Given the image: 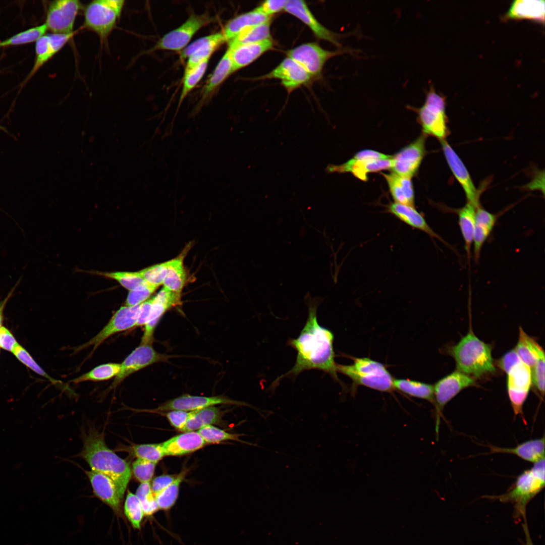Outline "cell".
Segmentation results:
<instances>
[{"label": "cell", "mask_w": 545, "mask_h": 545, "mask_svg": "<svg viewBox=\"0 0 545 545\" xmlns=\"http://www.w3.org/2000/svg\"><path fill=\"white\" fill-rule=\"evenodd\" d=\"M318 304L317 299L308 301V315L306 323L298 337L288 342L297 351L295 364L290 371L277 380L289 375L296 376L305 370L317 369L339 380L333 348L334 334L318 323Z\"/></svg>", "instance_id": "1"}, {"label": "cell", "mask_w": 545, "mask_h": 545, "mask_svg": "<svg viewBox=\"0 0 545 545\" xmlns=\"http://www.w3.org/2000/svg\"><path fill=\"white\" fill-rule=\"evenodd\" d=\"M81 457L88 463L91 470L100 473L113 481L123 500L131 477L128 462L110 450L105 443L103 434L93 428L84 433Z\"/></svg>", "instance_id": "2"}, {"label": "cell", "mask_w": 545, "mask_h": 545, "mask_svg": "<svg viewBox=\"0 0 545 545\" xmlns=\"http://www.w3.org/2000/svg\"><path fill=\"white\" fill-rule=\"evenodd\" d=\"M449 352L454 358L458 370L471 377L479 378L496 371L492 347L471 331L452 347Z\"/></svg>", "instance_id": "3"}, {"label": "cell", "mask_w": 545, "mask_h": 545, "mask_svg": "<svg viewBox=\"0 0 545 545\" xmlns=\"http://www.w3.org/2000/svg\"><path fill=\"white\" fill-rule=\"evenodd\" d=\"M544 465L543 459L522 472L506 493L498 496H485L483 498L511 503L514 504V517L526 519L527 505L544 487Z\"/></svg>", "instance_id": "4"}, {"label": "cell", "mask_w": 545, "mask_h": 545, "mask_svg": "<svg viewBox=\"0 0 545 545\" xmlns=\"http://www.w3.org/2000/svg\"><path fill=\"white\" fill-rule=\"evenodd\" d=\"M350 365L337 364V370L352 381V391L363 386L382 392L391 393L394 389V378L382 363L368 357H353Z\"/></svg>", "instance_id": "5"}, {"label": "cell", "mask_w": 545, "mask_h": 545, "mask_svg": "<svg viewBox=\"0 0 545 545\" xmlns=\"http://www.w3.org/2000/svg\"><path fill=\"white\" fill-rule=\"evenodd\" d=\"M123 0H94L83 8V27L96 33L105 42L116 27L125 5Z\"/></svg>", "instance_id": "6"}, {"label": "cell", "mask_w": 545, "mask_h": 545, "mask_svg": "<svg viewBox=\"0 0 545 545\" xmlns=\"http://www.w3.org/2000/svg\"><path fill=\"white\" fill-rule=\"evenodd\" d=\"M446 98L437 93L433 87L427 92L423 104L413 108L417 114V120L423 134L432 136L441 141L445 140L449 134L446 113Z\"/></svg>", "instance_id": "7"}, {"label": "cell", "mask_w": 545, "mask_h": 545, "mask_svg": "<svg viewBox=\"0 0 545 545\" xmlns=\"http://www.w3.org/2000/svg\"><path fill=\"white\" fill-rule=\"evenodd\" d=\"M83 5L78 0H56L48 6L45 22L47 31L58 34H71L75 22Z\"/></svg>", "instance_id": "8"}, {"label": "cell", "mask_w": 545, "mask_h": 545, "mask_svg": "<svg viewBox=\"0 0 545 545\" xmlns=\"http://www.w3.org/2000/svg\"><path fill=\"white\" fill-rule=\"evenodd\" d=\"M474 386L476 384L472 377L458 370L440 379L433 385L437 437H438L440 419L446 404L462 390Z\"/></svg>", "instance_id": "9"}, {"label": "cell", "mask_w": 545, "mask_h": 545, "mask_svg": "<svg viewBox=\"0 0 545 545\" xmlns=\"http://www.w3.org/2000/svg\"><path fill=\"white\" fill-rule=\"evenodd\" d=\"M140 305L121 307L97 335L85 343L76 347L74 352L76 353L92 347V353L111 336L136 327Z\"/></svg>", "instance_id": "10"}, {"label": "cell", "mask_w": 545, "mask_h": 545, "mask_svg": "<svg viewBox=\"0 0 545 545\" xmlns=\"http://www.w3.org/2000/svg\"><path fill=\"white\" fill-rule=\"evenodd\" d=\"M210 21L211 18L206 14H193L180 26L164 35L152 49L182 50L195 33Z\"/></svg>", "instance_id": "11"}, {"label": "cell", "mask_w": 545, "mask_h": 545, "mask_svg": "<svg viewBox=\"0 0 545 545\" xmlns=\"http://www.w3.org/2000/svg\"><path fill=\"white\" fill-rule=\"evenodd\" d=\"M506 373L507 392L513 413L515 416H520L526 424L523 407L532 384L530 368L520 361Z\"/></svg>", "instance_id": "12"}, {"label": "cell", "mask_w": 545, "mask_h": 545, "mask_svg": "<svg viewBox=\"0 0 545 545\" xmlns=\"http://www.w3.org/2000/svg\"><path fill=\"white\" fill-rule=\"evenodd\" d=\"M170 357L157 352L151 344H140L121 364V370L108 390L115 389L132 374L151 364L166 362Z\"/></svg>", "instance_id": "13"}, {"label": "cell", "mask_w": 545, "mask_h": 545, "mask_svg": "<svg viewBox=\"0 0 545 545\" xmlns=\"http://www.w3.org/2000/svg\"><path fill=\"white\" fill-rule=\"evenodd\" d=\"M426 137L422 134L393 156V173L410 178L416 175L426 154Z\"/></svg>", "instance_id": "14"}, {"label": "cell", "mask_w": 545, "mask_h": 545, "mask_svg": "<svg viewBox=\"0 0 545 545\" xmlns=\"http://www.w3.org/2000/svg\"><path fill=\"white\" fill-rule=\"evenodd\" d=\"M341 52L342 51L325 50L317 43L311 42L301 44L291 49L287 55L313 77L320 74L329 59Z\"/></svg>", "instance_id": "15"}, {"label": "cell", "mask_w": 545, "mask_h": 545, "mask_svg": "<svg viewBox=\"0 0 545 545\" xmlns=\"http://www.w3.org/2000/svg\"><path fill=\"white\" fill-rule=\"evenodd\" d=\"M49 33L40 37L35 42V58L34 65L23 85L27 82L37 72L58 52H59L76 34Z\"/></svg>", "instance_id": "16"}, {"label": "cell", "mask_w": 545, "mask_h": 545, "mask_svg": "<svg viewBox=\"0 0 545 545\" xmlns=\"http://www.w3.org/2000/svg\"><path fill=\"white\" fill-rule=\"evenodd\" d=\"M181 294L163 287L152 297L150 313L144 325L140 344H152L155 329L164 313L170 308L181 304Z\"/></svg>", "instance_id": "17"}, {"label": "cell", "mask_w": 545, "mask_h": 545, "mask_svg": "<svg viewBox=\"0 0 545 545\" xmlns=\"http://www.w3.org/2000/svg\"><path fill=\"white\" fill-rule=\"evenodd\" d=\"M392 157L387 159H367L358 151L346 162L340 165L329 166L326 170L329 173L350 172L358 179L366 182L368 180L369 173L391 169Z\"/></svg>", "instance_id": "18"}, {"label": "cell", "mask_w": 545, "mask_h": 545, "mask_svg": "<svg viewBox=\"0 0 545 545\" xmlns=\"http://www.w3.org/2000/svg\"><path fill=\"white\" fill-rule=\"evenodd\" d=\"M447 162L453 174L463 188L467 202L479 205L480 190H477L465 166L446 140L441 141Z\"/></svg>", "instance_id": "19"}, {"label": "cell", "mask_w": 545, "mask_h": 545, "mask_svg": "<svg viewBox=\"0 0 545 545\" xmlns=\"http://www.w3.org/2000/svg\"><path fill=\"white\" fill-rule=\"evenodd\" d=\"M217 404L248 405L244 402L233 400L224 396L204 397L184 395L162 404L156 410L193 411Z\"/></svg>", "instance_id": "20"}, {"label": "cell", "mask_w": 545, "mask_h": 545, "mask_svg": "<svg viewBox=\"0 0 545 545\" xmlns=\"http://www.w3.org/2000/svg\"><path fill=\"white\" fill-rule=\"evenodd\" d=\"M311 78L308 73L298 63L290 58L284 59L269 73L257 78L258 80L278 79L288 91L307 83Z\"/></svg>", "instance_id": "21"}, {"label": "cell", "mask_w": 545, "mask_h": 545, "mask_svg": "<svg viewBox=\"0 0 545 545\" xmlns=\"http://www.w3.org/2000/svg\"><path fill=\"white\" fill-rule=\"evenodd\" d=\"M284 10L306 25L316 37L328 41L336 46L340 45L338 35L321 25L308 9L305 2L301 0H287Z\"/></svg>", "instance_id": "22"}, {"label": "cell", "mask_w": 545, "mask_h": 545, "mask_svg": "<svg viewBox=\"0 0 545 545\" xmlns=\"http://www.w3.org/2000/svg\"><path fill=\"white\" fill-rule=\"evenodd\" d=\"M386 207L388 213L405 224L426 233L431 238L441 241L447 246L452 248L449 243L432 230L423 215L418 212L415 207L393 202L389 204Z\"/></svg>", "instance_id": "23"}, {"label": "cell", "mask_w": 545, "mask_h": 545, "mask_svg": "<svg viewBox=\"0 0 545 545\" xmlns=\"http://www.w3.org/2000/svg\"><path fill=\"white\" fill-rule=\"evenodd\" d=\"M274 42L271 38L260 42L243 44L229 47L233 72L244 68L256 60L266 51L271 49Z\"/></svg>", "instance_id": "24"}, {"label": "cell", "mask_w": 545, "mask_h": 545, "mask_svg": "<svg viewBox=\"0 0 545 545\" xmlns=\"http://www.w3.org/2000/svg\"><path fill=\"white\" fill-rule=\"evenodd\" d=\"M85 472L95 495L114 511L119 513L122 500L113 481L106 476L93 470Z\"/></svg>", "instance_id": "25"}, {"label": "cell", "mask_w": 545, "mask_h": 545, "mask_svg": "<svg viewBox=\"0 0 545 545\" xmlns=\"http://www.w3.org/2000/svg\"><path fill=\"white\" fill-rule=\"evenodd\" d=\"M497 219V214L487 211L480 205L477 206L472 242L474 259L476 262L479 259L482 247L493 231Z\"/></svg>", "instance_id": "26"}, {"label": "cell", "mask_w": 545, "mask_h": 545, "mask_svg": "<svg viewBox=\"0 0 545 545\" xmlns=\"http://www.w3.org/2000/svg\"><path fill=\"white\" fill-rule=\"evenodd\" d=\"M544 437L528 440L514 448H501L489 445L490 453L513 454L534 464L544 459Z\"/></svg>", "instance_id": "27"}, {"label": "cell", "mask_w": 545, "mask_h": 545, "mask_svg": "<svg viewBox=\"0 0 545 545\" xmlns=\"http://www.w3.org/2000/svg\"><path fill=\"white\" fill-rule=\"evenodd\" d=\"M161 445L166 456H181L200 449L205 443L198 431H192L174 437Z\"/></svg>", "instance_id": "28"}, {"label": "cell", "mask_w": 545, "mask_h": 545, "mask_svg": "<svg viewBox=\"0 0 545 545\" xmlns=\"http://www.w3.org/2000/svg\"><path fill=\"white\" fill-rule=\"evenodd\" d=\"M395 202L415 207V195L411 178L394 173H382Z\"/></svg>", "instance_id": "29"}, {"label": "cell", "mask_w": 545, "mask_h": 545, "mask_svg": "<svg viewBox=\"0 0 545 545\" xmlns=\"http://www.w3.org/2000/svg\"><path fill=\"white\" fill-rule=\"evenodd\" d=\"M545 2L543 0H516L505 17L512 19H529L544 23Z\"/></svg>", "instance_id": "30"}, {"label": "cell", "mask_w": 545, "mask_h": 545, "mask_svg": "<svg viewBox=\"0 0 545 545\" xmlns=\"http://www.w3.org/2000/svg\"><path fill=\"white\" fill-rule=\"evenodd\" d=\"M269 17L255 9L250 12L239 15L227 22L223 32L226 42L235 38L247 27L261 24L270 20Z\"/></svg>", "instance_id": "31"}, {"label": "cell", "mask_w": 545, "mask_h": 545, "mask_svg": "<svg viewBox=\"0 0 545 545\" xmlns=\"http://www.w3.org/2000/svg\"><path fill=\"white\" fill-rule=\"evenodd\" d=\"M514 350L521 361L530 369L539 358L544 356L541 347L521 327L519 328L518 341Z\"/></svg>", "instance_id": "32"}, {"label": "cell", "mask_w": 545, "mask_h": 545, "mask_svg": "<svg viewBox=\"0 0 545 545\" xmlns=\"http://www.w3.org/2000/svg\"><path fill=\"white\" fill-rule=\"evenodd\" d=\"M480 205V204H479ZM467 202L462 207L456 210L458 216V223L465 243V249L469 260L471 248L472 245L475 227V214L479 205Z\"/></svg>", "instance_id": "33"}, {"label": "cell", "mask_w": 545, "mask_h": 545, "mask_svg": "<svg viewBox=\"0 0 545 545\" xmlns=\"http://www.w3.org/2000/svg\"><path fill=\"white\" fill-rule=\"evenodd\" d=\"M393 386L406 395L426 400L434 405L433 385L408 379H394Z\"/></svg>", "instance_id": "34"}, {"label": "cell", "mask_w": 545, "mask_h": 545, "mask_svg": "<svg viewBox=\"0 0 545 545\" xmlns=\"http://www.w3.org/2000/svg\"><path fill=\"white\" fill-rule=\"evenodd\" d=\"M183 254L167 261V273L163 281L164 287L181 294L185 284L186 274L183 265Z\"/></svg>", "instance_id": "35"}, {"label": "cell", "mask_w": 545, "mask_h": 545, "mask_svg": "<svg viewBox=\"0 0 545 545\" xmlns=\"http://www.w3.org/2000/svg\"><path fill=\"white\" fill-rule=\"evenodd\" d=\"M233 73L232 62L230 51L227 48L204 86L203 96L206 97L209 96Z\"/></svg>", "instance_id": "36"}, {"label": "cell", "mask_w": 545, "mask_h": 545, "mask_svg": "<svg viewBox=\"0 0 545 545\" xmlns=\"http://www.w3.org/2000/svg\"><path fill=\"white\" fill-rule=\"evenodd\" d=\"M221 413L217 407L209 406L191 411L182 431H192L216 423L220 419Z\"/></svg>", "instance_id": "37"}, {"label": "cell", "mask_w": 545, "mask_h": 545, "mask_svg": "<svg viewBox=\"0 0 545 545\" xmlns=\"http://www.w3.org/2000/svg\"><path fill=\"white\" fill-rule=\"evenodd\" d=\"M270 20L250 26L242 30L235 38L228 42V46L260 42L271 38Z\"/></svg>", "instance_id": "38"}, {"label": "cell", "mask_w": 545, "mask_h": 545, "mask_svg": "<svg viewBox=\"0 0 545 545\" xmlns=\"http://www.w3.org/2000/svg\"><path fill=\"white\" fill-rule=\"evenodd\" d=\"M121 370V364L108 363L98 365L89 371L71 380L73 384L92 381L99 382L110 379L115 377Z\"/></svg>", "instance_id": "39"}, {"label": "cell", "mask_w": 545, "mask_h": 545, "mask_svg": "<svg viewBox=\"0 0 545 545\" xmlns=\"http://www.w3.org/2000/svg\"><path fill=\"white\" fill-rule=\"evenodd\" d=\"M226 42L223 32H217L216 36L195 51L187 59L185 72H188L206 60L222 44Z\"/></svg>", "instance_id": "40"}, {"label": "cell", "mask_w": 545, "mask_h": 545, "mask_svg": "<svg viewBox=\"0 0 545 545\" xmlns=\"http://www.w3.org/2000/svg\"><path fill=\"white\" fill-rule=\"evenodd\" d=\"M47 29L43 23L17 33L0 41V48L18 46L36 42L46 34Z\"/></svg>", "instance_id": "41"}, {"label": "cell", "mask_w": 545, "mask_h": 545, "mask_svg": "<svg viewBox=\"0 0 545 545\" xmlns=\"http://www.w3.org/2000/svg\"><path fill=\"white\" fill-rule=\"evenodd\" d=\"M186 473V470H183L171 484L155 495L159 509L168 510L174 505L178 497L180 484Z\"/></svg>", "instance_id": "42"}, {"label": "cell", "mask_w": 545, "mask_h": 545, "mask_svg": "<svg viewBox=\"0 0 545 545\" xmlns=\"http://www.w3.org/2000/svg\"><path fill=\"white\" fill-rule=\"evenodd\" d=\"M127 449L138 459L156 463L166 456L161 444L133 445Z\"/></svg>", "instance_id": "43"}, {"label": "cell", "mask_w": 545, "mask_h": 545, "mask_svg": "<svg viewBox=\"0 0 545 545\" xmlns=\"http://www.w3.org/2000/svg\"><path fill=\"white\" fill-rule=\"evenodd\" d=\"M126 516L136 529H140L144 514L140 501L136 495L128 492L124 504Z\"/></svg>", "instance_id": "44"}, {"label": "cell", "mask_w": 545, "mask_h": 545, "mask_svg": "<svg viewBox=\"0 0 545 545\" xmlns=\"http://www.w3.org/2000/svg\"><path fill=\"white\" fill-rule=\"evenodd\" d=\"M209 60H205L193 69L185 72L179 104L203 77L206 70Z\"/></svg>", "instance_id": "45"}, {"label": "cell", "mask_w": 545, "mask_h": 545, "mask_svg": "<svg viewBox=\"0 0 545 545\" xmlns=\"http://www.w3.org/2000/svg\"><path fill=\"white\" fill-rule=\"evenodd\" d=\"M98 275L114 279L126 289L131 291L138 286L147 283L139 272L129 271H117L97 272Z\"/></svg>", "instance_id": "46"}, {"label": "cell", "mask_w": 545, "mask_h": 545, "mask_svg": "<svg viewBox=\"0 0 545 545\" xmlns=\"http://www.w3.org/2000/svg\"><path fill=\"white\" fill-rule=\"evenodd\" d=\"M136 495L140 501L144 516H151L159 510L149 482L141 483Z\"/></svg>", "instance_id": "47"}, {"label": "cell", "mask_w": 545, "mask_h": 545, "mask_svg": "<svg viewBox=\"0 0 545 545\" xmlns=\"http://www.w3.org/2000/svg\"><path fill=\"white\" fill-rule=\"evenodd\" d=\"M198 432L205 443H217L228 440L242 442L239 439L240 434L229 433L212 425L200 429Z\"/></svg>", "instance_id": "48"}, {"label": "cell", "mask_w": 545, "mask_h": 545, "mask_svg": "<svg viewBox=\"0 0 545 545\" xmlns=\"http://www.w3.org/2000/svg\"><path fill=\"white\" fill-rule=\"evenodd\" d=\"M12 353L18 360L34 372L47 378L53 384L61 383L60 381L56 380L49 376L35 362L29 352L20 344L15 347Z\"/></svg>", "instance_id": "49"}, {"label": "cell", "mask_w": 545, "mask_h": 545, "mask_svg": "<svg viewBox=\"0 0 545 545\" xmlns=\"http://www.w3.org/2000/svg\"><path fill=\"white\" fill-rule=\"evenodd\" d=\"M147 283L158 287L163 284L167 273V261L156 264L138 271Z\"/></svg>", "instance_id": "50"}, {"label": "cell", "mask_w": 545, "mask_h": 545, "mask_svg": "<svg viewBox=\"0 0 545 545\" xmlns=\"http://www.w3.org/2000/svg\"><path fill=\"white\" fill-rule=\"evenodd\" d=\"M157 288L147 283L130 291L125 301V306L140 305L148 299Z\"/></svg>", "instance_id": "51"}, {"label": "cell", "mask_w": 545, "mask_h": 545, "mask_svg": "<svg viewBox=\"0 0 545 545\" xmlns=\"http://www.w3.org/2000/svg\"><path fill=\"white\" fill-rule=\"evenodd\" d=\"M156 463L138 459L132 464L134 477L141 483L149 482L151 480Z\"/></svg>", "instance_id": "52"}, {"label": "cell", "mask_w": 545, "mask_h": 545, "mask_svg": "<svg viewBox=\"0 0 545 545\" xmlns=\"http://www.w3.org/2000/svg\"><path fill=\"white\" fill-rule=\"evenodd\" d=\"M544 356L530 369L532 383L542 397L544 394Z\"/></svg>", "instance_id": "53"}, {"label": "cell", "mask_w": 545, "mask_h": 545, "mask_svg": "<svg viewBox=\"0 0 545 545\" xmlns=\"http://www.w3.org/2000/svg\"><path fill=\"white\" fill-rule=\"evenodd\" d=\"M191 411L172 410L167 413V417L170 423L176 429L182 431Z\"/></svg>", "instance_id": "54"}, {"label": "cell", "mask_w": 545, "mask_h": 545, "mask_svg": "<svg viewBox=\"0 0 545 545\" xmlns=\"http://www.w3.org/2000/svg\"><path fill=\"white\" fill-rule=\"evenodd\" d=\"M287 0H267L263 2L255 9L270 17L272 15L284 10Z\"/></svg>", "instance_id": "55"}, {"label": "cell", "mask_w": 545, "mask_h": 545, "mask_svg": "<svg viewBox=\"0 0 545 545\" xmlns=\"http://www.w3.org/2000/svg\"><path fill=\"white\" fill-rule=\"evenodd\" d=\"M217 34V32L202 37L195 40L182 50L180 54L181 58L182 59H188L204 44L213 39L216 36Z\"/></svg>", "instance_id": "56"}, {"label": "cell", "mask_w": 545, "mask_h": 545, "mask_svg": "<svg viewBox=\"0 0 545 545\" xmlns=\"http://www.w3.org/2000/svg\"><path fill=\"white\" fill-rule=\"evenodd\" d=\"M19 344L12 333L3 326L0 327V348L12 352Z\"/></svg>", "instance_id": "57"}, {"label": "cell", "mask_w": 545, "mask_h": 545, "mask_svg": "<svg viewBox=\"0 0 545 545\" xmlns=\"http://www.w3.org/2000/svg\"><path fill=\"white\" fill-rule=\"evenodd\" d=\"M521 361L514 349L507 352L497 362V366L506 373L515 364Z\"/></svg>", "instance_id": "58"}, {"label": "cell", "mask_w": 545, "mask_h": 545, "mask_svg": "<svg viewBox=\"0 0 545 545\" xmlns=\"http://www.w3.org/2000/svg\"><path fill=\"white\" fill-rule=\"evenodd\" d=\"M177 475H162L155 477L152 481L151 485V489L155 495L158 494L170 484L176 478Z\"/></svg>", "instance_id": "59"}, {"label": "cell", "mask_w": 545, "mask_h": 545, "mask_svg": "<svg viewBox=\"0 0 545 545\" xmlns=\"http://www.w3.org/2000/svg\"><path fill=\"white\" fill-rule=\"evenodd\" d=\"M153 298L147 299L140 305L136 326L146 324L149 318L152 304Z\"/></svg>", "instance_id": "60"}, {"label": "cell", "mask_w": 545, "mask_h": 545, "mask_svg": "<svg viewBox=\"0 0 545 545\" xmlns=\"http://www.w3.org/2000/svg\"><path fill=\"white\" fill-rule=\"evenodd\" d=\"M522 528L524 531L525 538V542L524 543V545H534L532 541L530 534L529 533L526 519L523 520V523H522Z\"/></svg>", "instance_id": "61"}, {"label": "cell", "mask_w": 545, "mask_h": 545, "mask_svg": "<svg viewBox=\"0 0 545 545\" xmlns=\"http://www.w3.org/2000/svg\"><path fill=\"white\" fill-rule=\"evenodd\" d=\"M1 327V326H0Z\"/></svg>", "instance_id": "62"}]
</instances>
